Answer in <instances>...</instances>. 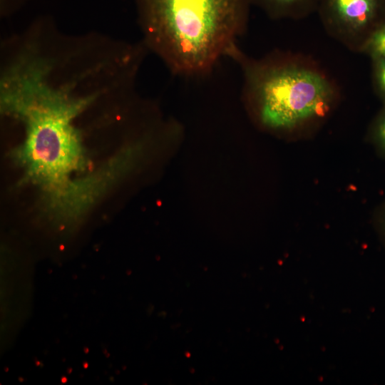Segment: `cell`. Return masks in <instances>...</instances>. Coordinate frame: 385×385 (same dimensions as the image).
Masks as SVG:
<instances>
[{
    "instance_id": "52a82bcc",
    "label": "cell",
    "mask_w": 385,
    "mask_h": 385,
    "mask_svg": "<svg viewBox=\"0 0 385 385\" xmlns=\"http://www.w3.org/2000/svg\"><path fill=\"white\" fill-rule=\"evenodd\" d=\"M371 80L373 90L385 104V58H371Z\"/></svg>"
},
{
    "instance_id": "ba28073f",
    "label": "cell",
    "mask_w": 385,
    "mask_h": 385,
    "mask_svg": "<svg viewBox=\"0 0 385 385\" xmlns=\"http://www.w3.org/2000/svg\"><path fill=\"white\" fill-rule=\"evenodd\" d=\"M364 54L369 58H385V24L373 36L367 45Z\"/></svg>"
},
{
    "instance_id": "9c48e42d",
    "label": "cell",
    "mask_w": 385,
    "mask_h": 385,
    "mask_svg": "<svg viewBox=\"0 0 385 385\" xmlns=\"http://www.w3.org/2000/svg\"><path fill=\"white\" fill-rule=\"evenodd\" d=\"M377 225L381 235L385 240V205L380 209L378 214Z\"/></svg>"
},
{
    "instance_id": "5b68a950",
    "label": "cell",
    "mask_w": 385,
    "mask_h": 385,
    "mask_svg": "<svg viewBox=\"0 0 385 385\" xmlns=\"http://www.w3.org/2000/svg\"><path fill=\"white\" fill-rule=\"evenodd\" d=\"M272 19L299 20L317 10L320 0H250Z\"/></svg>"
},
{
    "instance_id": "8992f818",
    "label": "cell",
    "mask_w": 385,
    "mask_h": 385,
    "mask_svg": "<svg viewBox=\"0 0 385 385\" xmlns=\"http://www.w3.org/2000/svg\"><path fill=\"white\" fill-rule=\"evenodd\" d=\"M367 136L376 153L385 158V104L372 120Z\"/></svg>"
},
{
    "instance_id": "6da1fadb",
    "label": "cell",
    "mask_w": 385,
    "mask_h": 385,
    "mask_svg": "<svg viewBox=\"0 0 385 385\" xmlns=\"http://www.w3.org/2000/svg\"><path fill=\"white\" fill-rule=\"evenodd\" d=\"M36 71L19 73L4 86L3 107L24 123L25 135L14 158L26 180L41 192L44 208L71 224L88 213L140 158L137 143L95 168L75 126L91 97L74 98L48 86Z\"/></svg>"
},
{
    "instance_id": "7a4b0ae2",
    "label": "cell",
    "mask_w": 385,
    "mask_h": 385,
    "mask_svg": "<svg viewBox=\"0 0 385 385\" xmlns=\"http://www.w3.org/2000/svg\"><path fill=\"white\" fill-rule=\"evenodd\" d=\"M228 56L242 69L245 101L267 130L290 133L319 122L341 98L336 79L307 54L278 50L253 58L236 46Z\"/></svg>"
},
{
    "instance_id": "277c9868",
    "label": "cell",
    "mask_w": 385,
    "mask_h": 385,
    "mask_svg": "<svg viewBox=\"0 0 385 385\" xmlns=\"http://www.w3.org/2000/svg\"><path fill=\"white\" fill-rule=\"evenodd\" d=\"M317 13L332 38L351 52L364 53L385 24V0H320Z\"/></svg>"
},
{
    "instance_id": "3957f363",
    "label": "cell",
    "mask_w": 385,
    "mask_h": 385,
    "mask_svg": "<svg viewBox=\"0 0 385 385\" xmlns=\"http://www.w3.org/2000/svg\"><path fill=\"white\" fill-rule=\"evenodd\" d=\"M151 46L174 73L193 76L228 56L245 31L250 0H139Z\"/></svg>"
}]
</instances>
